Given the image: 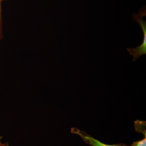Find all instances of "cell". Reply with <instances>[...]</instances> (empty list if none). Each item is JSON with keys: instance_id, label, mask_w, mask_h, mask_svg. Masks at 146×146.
I'll return each mask as SVG.
<instances>
[{"instance_id": "cell-2", "label": "cell", "mask_w": 146, "mask_h": 146, "mask_svg": "<svg viewBox=\"0 0 146 146\" xmlns=\"http://www.w3.org/2000/svg\"><path fill=\"white\" fill-rule=\"evenodd\" d=\"M71 133L77 134L81 137L86 144L93 146H129L124 144L120 143L116 145H107L102 143L96 139L90 136L83 131H81L75 127L71 128Z\"/></svg>"}, {"instance_id": "cell-3", "label": "cell", "mask_w": 146, "mask_h": 146, "mask_svg": "<svg viewBox=\"0 0 146 146\" xmlns=\"http://www.w3.org/2000/svg\"><path fill=\"white\" fill-rule=\"evenodd\" d=\"M134 127L136 132L142 133L146 136V121L137 120L134 122Z\"/></svg>"}, {"instance_id": "cell-4", "label": "cell", "mask_w": 146, "mask_h": 146, "mask_svg": "<svg viewBox=\"0 0 146 146\" xmlns=\"http://www.w3.org/2000/svg\"><path fill=\"white\" fill-rule=\"evenodd\" d=\"M130 146H146V136L142 140L133 142Z\"/></svg>"}, {"instance_id": "cell-6", "label": "cell", "mask_w": 146, "mask_h": 146, "mask_svg": "<svg viewBox=\"0 0 146 146\" xmlns=\"http://www.w3.org/2000/svg\"><path fill=\"white\" fill-rule=\"evenodd\" d=\"M1 2H0V30H1Z\"/></svg>"}, {"instance_id": "cell-1", "label": "cell", "mask_w": 146, "mask_h": 146, "mask_svg": "<svg viewBox=\"0 0 146 146\" xmlns=\"http://www.w3.org/2000/svg\"><path fill=\"white\" fill-rule=\"evenodd\" d=\"M146 9L144 7L139 11L138 14L133 13V20L138 23L140 25L143 33V39L141 46L134 48H127L128 52L131 55H133V59L132 61H135L137 58L141 57L143 55L146 54V21L143 20V18L146 16Z\"/></svg>"}, {"instance_id": "cell-7", "label": "cell", "mask_w": 146, "mask_h": 146, "mask_svg": "<svg viewBox=\"0 0 146 146\" xmlns=\"http://www.w3.org/2000/svg\"><path fill=\"white\" fill-rule=\"evenodd\" d=\"M3 1H4V0H0V2H1Z\"/></svg>"}, {"instance_id": "cell-5", "label": "cell", "mask_w": 146, "mask_h": 146, "mask_svg": "<svg viewBox=\"0 0 146 146\" xmlns=\"http://www.w3.org/2000/svg\"><path fill=\"white\" fill-rule=\"evenodd\" d=\"M3 136H0V146H9L8 142H6L5 143H3L2 142V139Z\"/></svg>"}]
</instances>
